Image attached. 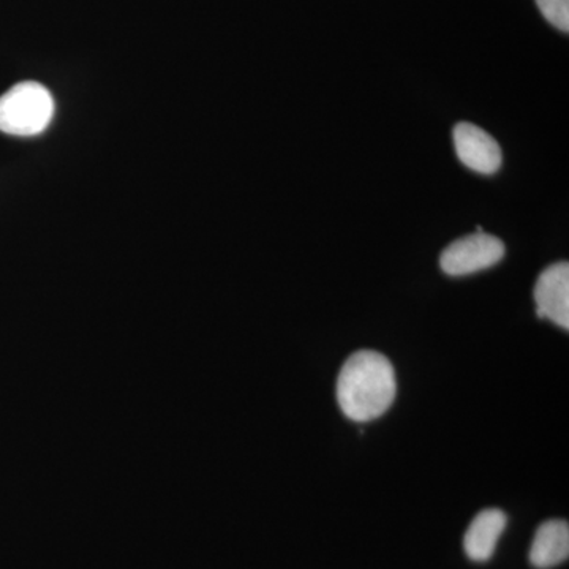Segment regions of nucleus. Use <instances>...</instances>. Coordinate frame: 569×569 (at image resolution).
<instances>
[{"label":"nucleus","instance_id":"f257e3e1","mask_svg":"<svg viewBox=\"0 0 569 569\" xmlns=\"http://www.w3.org/2000/svg\"><path fill=\"white\" fill-rule=\"evenodd\" d=\"M396 395L395 366L378 351H356L337 378L340 410L355 422L373 421L387 413Z\"/></svg>","mask_w":569,"mask_h":569},{"label":"nucleus","instance_id":"f03ea898","mask_svg":"<svg viewBox=\"0 0 569 569\" xmlns=\"http://www.w3.org/2000/svg\"><path fill=\"white\" fill-rule=\"evenodd\" d=\"M54 99L39 82L13 86L0 97V132L36 137L48 129L54 116Z\"/></svg>","mask_w":569,"mask_h":569},{"label":"nucleus","instance_id":"7ed1b4c3","mask_svg":"<svg viewBox=\"0 0 569 569\" xmlns=\"http://www.w3.org/2000/svg\"><path fill=\"white\" fill-rule=\"evenodd\" d=\"M505 257V246L497 236L473 233L463 236L449 244L440 257L445 274L452 277L470 276L500 263Z\"/></svg>","mask_w":569,"mask_h":569},{"label":"nucleus","instance_id":"20e7f679","mask_svg":"<svg viewBox=\"0 0 569 569\" xmlns=\"http://www.w3.org/2000/svg\"><path fill=\"white\" fill-rule=\"evenodd\" d=\"M460 162L479 174H496L501 167V149L496 138L470 122H460L452 132Z\"/></svg>","mask_w":569,"mask_h":569},{"label":"nucleus","instance_id":"39448f33","mask_svg":"<svg viewBox=\"0 0 569 569\" xmlns=\"http://www.w3.org/2000/svg\"><path fill=\"white\" fill-rule=\"evenodd\" d=\"M538 317L569 328V264L560 261L546 268L535 287Z\"/></svg>","mask_w":569,"mask_h":569},{"label":"nucleus","instance_id":"423d86ee","mask_svg":"<svg viewBox=\"0 0 569 569\" xmlns=\"http://www.w3.org/2000/svg\"><path fill=\"white\" fill-rule=\"evenodd\" d=\"M507 523V515L500 509L489 508L479 512L477 518L471 520L466 538H463V549H466L468 559L473 561L490 560V557L496 552L498 539L503 533Z\"/></svg>","mask_w":569,"mask_h":569},{"label":"nucleus","instance_id":"0eeeda50","mask_svg":"<svg viewBox=\"0 0 569 569\" xmlns=\"http://www.w3.org/2000/svg\"><path fill=\"white\" fill-rule=\"evenodd\" d=\"M569 556V526L567 520H546L538 527L530 549L533 567L548 569L563 563Z\"/></svg>","mask_w":569,"mask_h":569},{"label":"nucleus","instance_id":"6e6552de","mask_svg":"<svg viewBox=\"0 0 569 569\" xmlns=\"http://www.w3.org/2000/svg\"><path fill=\"white\" fill-rule=\"evenodd\" d=\"M549 24L559 31L569 32V0H535Z\"/></svg>","mask_w":569,"mask_h":569}]
</instances>
